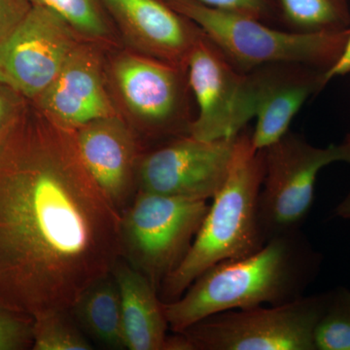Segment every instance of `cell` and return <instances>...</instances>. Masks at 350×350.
Masks as SVG:
<instances>
[{
	"mask_svg": "<svg viewBox=\"0 0 350 350\" xmlns=\"http://www.w3.org/2000/svg\"><path fill=\"white\" fill-rule=\"evenodd\" d=\"M120 223L75 131L31 113L0 147V305L32 319L71 312L121 258Z\"/></svg>",
	"mask_w": 350,
	"mask_h": 350,
	"instance_id": "1",
	"label": "cell"
},
{
	"mask_svg": "<svg viewBox=\"0 0 350 350\" xmlns=\"http://www.w3.org/2000/svg\"><path fill=\"white\" fill-rule=\"evenodd\" d=\"M321 264V254L300 231L275 237L252 254L214 265L178 299L163 301L165 319L180 333L216 313L296 300Z\"/></svg>",
	"mask_w": 350,
	"mask_h": 350,
	"instance_id": "2",
	"label": "cell"
},
{
	"mask_svg": "<svg viewBox=\"0 0 350 350\" xmlns=\"http://www.w3.org/2000/svg\"><path fill=\"white\" fill-rule=\"evenodd\" d=\"M264 175V149L252 146L245 128L237 137L227 178L211 199L190 250L161 285L159 295L163 303L178 299L214 265L247 256L266 243L258 217Z\"/></svg>",
	"mask_w": 350,
	"mask_h": 350,
	"instance_id": "3",
	"label": "cell"
},
{
	"mask_svg": "<svg viewBox=\"0 0 350 350\" xmlns=\"http://www.w3.org/2000/svg\"><path fill=\"white\" fill-rule=\"evenodd\" d=\"M163 1L195 23L243 73L278 62L310 64L328 72L342 57L350 36V29L299 33L246 16L211 8L195 0Z\"/></svg>",
	"mask_w": 350,
	"mask_h": 350,
	"instance_id": "4",
	"label": "cell"
},
{
	"mask_svg": "<svg viewBox=\"0 0 350 350\" xmlns=\"http://www.w3.org/2000/svg\"><path fill=\"white\" fill-rule=\"evenodd\" d=\"M208 207L207 200L138 190L121 213V257L159 292L187 254Z\"/></svg>",
	"mask_w": 350,
	"mask_h": 350,
	"instance_id": "5",
	"label": "cell"
},
{
	"mask_svg": "<svg viewBox=\"0 0 350 350\" xmlns=\"http://www.w3.org/2000/svg\"><path fill=\"white\" fill-rule=\"evenodd\" d=\"M265 175L258 217L265 243L275 237L300 231L312 208L320 170L333 163H349L350 146H313L288 131L264 149Z\"/></svg>",
	"mask_w": 350,
	"mask_h": 350,
	"instance_id": "6",
	"label": "cell"
},
{
	"mask_svg": "<svg viewBox=\"0 0 350 350\" xmlns=\"http://www.w3.org/2000/svg\"><path fill=\"white\" fill-rule=\"evenodd\" d=\"M326 300L327 292L282 305L228 310L180 333L193 350H315L314 331Z\"/></svg>",
	"mask_w": 350,
	"mask_h": 350,
	"instance_id": "7",
	"label": "cell"
},
{
	"mask_svg": "<svg viewBox=\"0 0 350 350\" xmlns=\"http://www.w3.org/2000/svg\"><path fill=\"white\" fill-rule=\"evenodd\" d=\"M189 86L199 113L189 135L198 139L237 137L254 117V101L246 73L241 72L200 29L187 59Z\"/></svg>",
	"mask_w": 350,
	"mask_h": 350,
	"instance_id": "8",
	"label": "cell"
},
{
	"mask_svg": "<svg viewBox=\"0 0 350 350\" xmlns=\"http://www.w3.org/2000/svg\"><path fill=\"white\" fill-rule=\"evenodd\" d=\"M237 137L202 140L187 133L170 140L138 163V190L185 199H213L227 178Z\"/></svg>",
	"mask_w": 350,
	"mask_h": 350,
	"instance_id": "9",
	"label": "cell"
},
{
	"mask_svg": "<svg viewBox=\"0 0 350 350\" xmlns=\"http://www.w3.org/2000/svg\"><path fill=\"white\" fill-rule=\"evenodd\" d=\"M75 29L56 13L32 5L0 43V83L33 101L56 79L75 49Z\"/></svg>",
	"mask_w": 350,
	"mask_h": 350,
	"instance_id": "10",
	"label": "cell"
},
{
	"mask_svg": "<svg viewBox=\"0 0 350 350\" xmlns=\"http://www.w3.org/2000/svg\"><path fill=\"white\" fill-rule=\"evenodd\" d=\"M114 76L133 114L156 133H189L185 117L187 68L139 56L120 57Z\"/></svg>",
	"mask_w": 350,
	"mask_h": 350,
	"instance_id": "11",
	"label": "cell"
},
{
	"mask_svg": "<svg viewBox=\"0 0 350 350\" xmlns=\"http://www.w3.org/2000/svg\"><path fill=\"white\" fill-rule=\"evenodd\" d=\"M246 75L257 118L251 133V144L256 150L282 137L304 103L329 83L324 69L294 62L262 64Z\"/></svg>",
	"mask_w": 350,
	"mask_h": 350,
	"instance_id": "12",
	"label": "cell"
},
{
	"mask_svg": "<svg viewBox=\"0 0 350 350\" xmlns=\"http://www.w3.org/2000/svg\"><path fill=\"white\" fill-rule=\"evenodd\" d=\"M31 103L55 125L70 131L116 115L103 85L98 56L91 48L78 44L56 79Z\"/></svg>",
	"mask_w": 350,
	"mask_h": 350,
	"instance_id": "13",
	"label": "cell"
},
{
	"mask_svg": "<svg viewBox=\"0 0 350 350\" xmlns=\"http://www.w3.org/2000/svg\"><path fill=\"white\" fill-rule=\"evenodd\" d=\"M75 139L88 172L122 213L131 202L133 187L137 186L135 137L114 115L78 129Z\"/></svg>",
	"mask_w": 350,
	"mask_h": 350,
	"instance_id": "14",
	"label": "cell"
},
{
	"mask_svg": "<svg viewBox=\"0 0 350 350\" xmlns=\"http://www.w3.org/2000/svg\"><path fill=\"white\" fill-rule=\"evenodd\" d=\"M100 1L144 52L165 63L187 68L189 54L200 32L195 23L163 0Z\"/></svg>",
	"mask_w": 350,
	"mask_h": 350,
	"instance_id": "15",
	"label": "cell"
},
{
	"mask_svg": "<svg viewBox=\"0 0 350 350\" xmlns=\"http://www.w3.org/2000/svg\"><path fill=\"white\" fill-rule=\"evenodd\" d=\"M111 273L121 297L126 349L163 350L169 323L158 290L122 257Z\"/></svg>",
	"mask_w": 350,
	"mask_h": 350,
	"instance_id": "16",
	"label": "cell"
},
{
	"mask_svg": "<svg viewBox=\"0 0 350 350\" xmlns=\"http://www.w3.org/2000/svg\"><path fill=\"white\" fill-rule=\"evenodd\" d=\"M76 322L108 349H126L121 297L112 273L83 291L72 306Z\"/></svg>",
	"mask_w": 350,
	"mask_h": 350,
	"instance_id": "17",
	"label": "cell"
},
{
	"mask_svg": "<svg viewBox=\"0 0 350 350\" xmlns=\"http://www.w3.org/2000/svg\"><path fill=\"white\" fill-rule=\"evenodd\" d=\"M282 27L299 33L340 32L350 29L349 0H275Z\"/></svg>",
	"mask_w": 350,
	"mask_h": 350,
	"instance_id": "18",
	"label": "cell"
},
{
	"mask_svg": "<svg viewBox=\"0 0 350 350\" xmlns=\"http://www.w3.org/2000/svg\"><path fill=\"white\" fill-rule=\"evenodd\" d=\"M315 350H350V290L327 292L323 312L314 331Z\"/></svg>",
	"mask_w": 350,
	"mask_h": 350,
	"instance_id": "19",
	"label": "cell"
},
{
	"mask_svg": "<svg viewBox=\"0 0 350 350\" xmlns=\"http://www.w3.org/2000/svg\"><path fill=\"white\" fill-rule=\"evenodd\" d=\"M71 312L59 310L33 319V350H91L93 347L85 338L71 317Z\"/></svg>",
	"mask_w": 350,
	"mask_h": 350,
	"instance_id": "20",
	"label": "cell"
},
{
	"mask_svg": "<svg viewBox=\"0 0 350 350\" xmlns=\"http://www.w3.org/2000/svg\"><path fill=\"white\" fill-rule=\"evenodd\" d=\"M56 13L75 31L91 38H103L108 34L105 6L100 0H29Z\"/></svg>",
	"mask_w": 350,
	"mask_h": 350,
	"instance_id": "21",
	"label": "cell"
},
{
	"mask_svg": "<svg viewBox=\"0 0 350 350\" xmlns=\"http://www.w3.org/2000/svg\"><path fill=\"white\" fill-rule=\"evenodd\" d=\"M33 319L0 305V350L32 349Z\"/></svg>",
	"mask_w": 350,
	"mask_h": 350,
	"instance_id": "22",
	"label": "cell"
},
{
	"mask_svg": "<svg viewBox=\"0 0 350 350\" xmlns=\"http://www.w3.org/2000/svg\"><path fill=\"white\" fill-rule=\"evenodd\" d=\"M202 5L224 12L246 16L282 29L280 10L275 0H195Z\"/></svg>",
	"mask_w": 350,
	"mask_h": 350,
	"instance_id": "23",
	"label": "cell"
},
{
	"mask_svg": "<svg viewBox=\"0 0 350 350\" xmlns=\"http://www.w3.org/2000/svg\"><path fill=\"white\" fill-rule=\"evenodd\" d=\"M31 101L0 83V147L31 114Z\"/></svg>",
	"mask_w": 350,
	"mask_h": 350,
	"instance_id": "24",
	"label": "cell"
},
{
	"mask_svg": "<svg viewBox=\"0 0 350 350\" xmlns=\"http://www.w3.org/2000/svg\"><path fill=\"white\" fill-rule=\"evenodd\" d=\"M31 7L29 0H0V43L20 24Z\"/></svg>",
	"mask_w": 350,
	"mask_h": 350,
	"instance_id": "25",
	"label": "cell"
},
{
	"mask_svg": "<svg viewBox=\"0 0 350 350\" xmlns=\"http://www.w3.org/2000/svg\"><path fill=\"white\" fill-rule=\"evenodd\" d=\"M350 73V36L349 41H347V46L342 57L338 59V63L335 64L327 72V79L331 81L332 79L340 76H345Z\"/></svg>",
	"mask_w": 350,
	"mask_h": 350,
	"instance_id": "26",
	"label": "cell"
},
{
	"mask_svg": "<svg viewBox=\"0 0 350 350\" xmlns=\"http://www.w3.org/2000/svg\"><path fill=\"white\" fill-rule=\"evenodd\" d=\"M336 213H337L338 216H340V217L350 219V192L347 196V198L340 202V206L337 207Z\"/></svg>",
	"mask_w": 350,
	"mask_h": 350,
	"instance_id": "27",
	"label": "cell"
},
{
	"mask_svg": "<svg viewBox=\"0 0 350 350\" xmlns=\"http://www.w3.org/2000/svg\"><path fill=\"white\" fill-rule=\"evenodd\" d=\"M342 144L349 145V146H350V133H349V135L345 137V142H342Z\"/></svg>",
	"mask_w": 350,
	"mask_h": 350,
	"instance_id": "28",
	"label": "cell"
},
{
	"mask_svg": "<svg viewBox=\"0 0 350 350\" xmlns=\"http://www.w3.org/2000/svg\"><path fill=\"white\" fill-rule=\"evenodd\" d=\"M349 163H350V159H349Z\"/></svg>",
	"mask_w": 350,
	"mask_h": 350,
	"instance_id": "29",
	"label": "cell"
}]
</instances>
